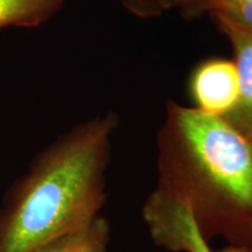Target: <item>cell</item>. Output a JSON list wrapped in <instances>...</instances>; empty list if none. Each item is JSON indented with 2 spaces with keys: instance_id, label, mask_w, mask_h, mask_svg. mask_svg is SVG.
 Segmentation results:
<instances>
[{
  "instance_id": "cell-1",
  "label": "cell",
  "mask_w": 252,
  "mask_h": 252,
  "mask_svg": "<svg viewBox=\"0 0 252 252\" xmlns=\"http://www.w3.org/2000/svg\"><path fill=\"white\" fill-rule=\"evenodd\" d=\"M115 127L112 115L94 118L40 157L0 213V252H33L98 216Z\"/></svg>"
},
{
  "instance_id": "cell-2",
  "label": "cell",
  "mask_w": 252,
  "mask_h": 252,
  "mask_svg": "<svg viewBox=\"0 0 252 252\" xmlns=\"http://www.w3.org/2000/svg\"><path fill=\"white\" fill-rule=\"evenodd\" d=\"M172 122L188 186L198 203L225 215L252 219V140L223 117L175 105ZM174 185V184H173Z\"/></svg>"
},
{
  "instance_id": "cell-3",
  "label": "cell",
  "mask_w": 252,
  "mask_h": 252,
  "mask_svg": "<svg viewBox=\"0 0 252 252\" xmlns=\"http://www.w3.org/2000/svg\"><path fill=\"white\" fill-rule=\"evenodd\" d=\"M143 215L157 243L172 251L214 252L206 242L193 200L175 185L151 195Z\"/></svg>"
},
{
  "instance_id": "cell-4",
  "label": "cell",
  "mask_w": 252,
  "mask_h": 252,
  "mask_svg": "<svg viewBox=\"0 0 252 252\" xmlns=\"http://www.w3.org/2000/svg\"><path fill=\"white\" fill-rule=\"evenodd\" d=\"M190 89L196 109L226 117L239 98V78L235 62L215 59L202 63L191 77Z\"/></svg>"
},
{
  "instance_id": "cell-5",
  "label": "cell",
  "mask_w": 252,
  "mask_h": 252,
  "mask_svg": "<svg viewBox=\"0 0 252 252\" xmlns=\"http://www.w3.org/2000/svg\"><path fill=\"white\" fill-rule=\"evenodd\" d=\"M217 25L234 47L239 78L238 103L224 119L252 140V31L226 23Z\"/></svg>"
},
{
  "instance_id": "cell-6",
  "label": "cell",
  "mask_w": 252,
  "mask_h": 252,
  "mask_svg": "<svg viewBox=\"0 0 252 252\" xmlns=\"http://www.w3.org/2000/svg\"><path fill=\"white\" fill-rule=\"evenodd\" d=\"M109 224L97 216L87 225L62 236L33 252H106Z\"/></svg>"
},
{
  "instance_id": "cell-7",
  "label": "cell",
  "mask_w": 252,
  "mask_h": 252,
  "mask_svg": "<svg viewBox=\"0 0 252 252\" xmlns=\"http://www.w3.org/2000/svg\"><path fill=\"white\" fill-rule=\"evenodd\" d=\"M64 0H0V28L35 27L55 14Z\"/></svg>"
},
{
  "instance_id": "cell-8",
  "label": "cell",
  "mask_w": 252,
  "mask_h": 252,
  "mask_svg": "<svg viewBox=\"0 0 252 252\" xmlns=\"http://www.w3.org/2000/svg\"><path fill=\"white\" fill-rule=\"evenodd\" d=\"M212 14L216 23L252 31V0H206L198 13Z\"/></svg>"
},
{
  "instance_id": "cell-9",
  "label": "cell",
  "mask_w": 252,
  "mask_h": 252,
  "mask_svg": "<svg viewBox=\"0 0 252 252\" xmlns=\"http://www.w3.org/2000/svg\"><path fill=\"white\" fill-rule=\"evenodd\" d=\"M126 8L141 18H151L161 15L168 9L165 0H122Z\"/></svg>"
},
{
  "instance_id": "cell-10",
  "label": "cell",
  "mask_w": 252,
  "mask_h": 252,
  "mask_svg": "<svg viewBox=\"0 0 252 252\" xmlns=\"http://www.w3.org/2000/svg\"><path fill=\"white\" fill-rule=\"evenodd\" d=\"M167 7H182L188 13H198L201 6L206 0H165Z\"/></svg>"
},
{
  "instance_id": "cell-11",
  "label": "cell",
  "mask_w": 252,
  "mask_h": 252,
  "mask_svg": "<svg viewBox=\"0 0 252 252\" xmlns=\"http://www.w3.org/2000/svg\"><path fill=\"white\" fill-rule=\"evenodd\" d=\"M220 252H252L251 249L244 247H230Z\"/></svg>"
}]
</instances>
